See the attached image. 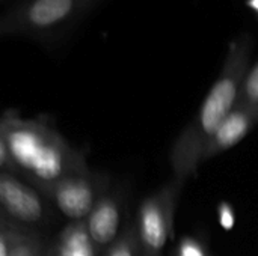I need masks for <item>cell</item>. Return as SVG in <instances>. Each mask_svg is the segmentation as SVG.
Returning a JSON list of instances; mask_svg holds the SVG:
<instances>
[{
	"instance_id": "5",
	"label": "cell",
	"mask_w": 258,
	"mask_h": 256,
	"mask_svg": "<svg viewBox=\"0 0 258 256\" xmlns=\"http://www.w3.org/2000/svg\"><path fill=\"white\" fill-rule=\"evenodd\" d=\"M107 186L109 178L89 167L57 181L44 196L68 223L85 222L95 204L107 192Z\"/></svg>"
},
{
	"instance_id": "4",
	"label": "cell",
	"mask_w": 258,
	"mask_h": 256,
	"mask_svg": "<svg viewBox=\"0 0 258 256\" xmlns=\"http://www.w3.org/2000/svg\"><path fill=\"white\" fill-rule=\"evenodd\" d=\"M51 205L42 192L17 174L0 172V214L12 225L39 232L50 222Z\"/></svg>"
},
{
	"instance_id": "19",
	"label": "cell",
	"mask_w": 258,
	"mask_h": 256,
	"mask_svg": "<svg viewBox=\"0 0 258 256\" xmlns=\"http://www.w3.org/2000/svg\"><path fill=\"white\" fill-rule=\"evenodd\" d=\"M142 256H144V255H142Z\"/></svg>"
},
{
	"instance_id": "6",
	"label": "cell",
	"mask_w": 258,
	"mask_h": 256,
	"mask_svg": "<svg viewBox=\"0 0 258 256\" xmlns=\"http://www.w3.org/2000/svg\"><path fill=\"white\" fill-rule=\"evenodd\" d=\"M181 187L172 181L151 196H147L136 222L138 237L144 256H162L174 229V214Z\"/></svg>"
},
{
	"instance_id": "8",
	"label": "cell",
	"mask_w": 258,
	"mask_h": 256,
	"mask_svg": "<svg viewBox=\"0 0 258 256\" xmlns=\"http://www.w3.org/2000/svg\"><path fill=\"white\" fill-rule=\"evenodd\" d=\"M255 125H258L255 116L248 109L236 104L234 109L228 113V116L222 121L219 128L207 142L201 155V163L209 161L216 155L225 152L227 149L236 146L249 134V131Z\"/></svg>"
},
{
	"instance_id": "16",
	"label": "cell",
	"mask_w": 258,
	"mask_h": 256,
	"mask_svg": "<svg viewBox=\"0 0 258 256\" xmlns=\"http://www.w3.org/2000/svg\"><path fill=\"white\" fill-rule=\"evenodd\" d=\"M246 5H248V8L258 17V0H246Z\"/></svg>"
},
{
	"instance_id": "2",
	"label": "cell",
	"mask_w": 258,
	"mask_h": 256,
	"mask_svg": "<svg viewBox=\"0 0 258 256\" xmlns=\"http://www.w3.org/2000/svg\"><path fill=\"white\" fill-rule=\"evenodd\" d=\"M254 38L242 33L231 41L222 69L190 124L181 131L171 149L174 181L180 186L195 177L203 151L222 121L237 104L240 86L251 66Z\"/></svg>"
},
{
	"instance_id": "7",
	"label": "cell",
	"mask_w": 258,
	"mask_h": 256,
	"mask_svg": "<svg viewBox=\"0 0 258 256\" xmlns=\"http://www.w3.org/2000/svg\"><path fill=\"white\" fill-rule=\"evenodd\" d=\"M121 196L113 192H106L95 204L85 220L86 231L98 252L103 256L121 235Z\"/></svg>"
},
{
	"instance_id": "18",
	"label": "cell",
	"mask_w": 258,
	"mask_h": 256,
	"mask_svg": "<svg viewBox=\"0 0 258 256\" xmlns=\"http://www.w3.org/2000/svg\"><path fill=\"white\" fill-rule=\"evenodd\" d=\"M44 256H53V253L50 252V249H47V252H45V255Z\"/></svg>"
},
{
	"instance_id": "13",
	"label": "cell",
	"mask_w": 258,
	"mask_h": 256,
	"mask_svg": "<svg viewBox=\"0 0 258 256\" xmlns=\"http://www.w3.org/2000/svg\"><path fill=\"white\" fill-rule=\"evenodd\" d=\"M23 231L24 229L11 223L0 232V256H11V252Z\"/></svg>"
},
{
	"instance_id": "11",
	"label": "cell",
	"mask_w": 258,
	"mask_h": 256,
	"mask_svg": "<svg viewBox=\"0 0 258 256\" xmlns=\"http://www.w3.org/2000/svg\"><path fill=\"white\" fill-rule=\"evenodd\" d=\"M48 249V243L39 232L24 229L17 240L11 256H44Z\"/></svg>"
},
{
	"instance_id": "12",
	"label": "cell",
	"mask_w": 258,
	"mask_h": 256,
	"mask_svg": "<svg viewBox=\"0 0 258 256\" xmlns=\"http://www.w3.org/2000/svg\"><path fill=\"white\" fill-rule=\"evenodd\" d=\"M103 256H142V247L138 237L136 225H128L115 241V244Z\"/></svg>"
},
{
	"instance_id": "3",
	"label": "cell",
	"mask_w": 258,
	"mask_h": 256,
	"mask_svg": "<svg viewBox=\"0 0 258 256\" xmlns=\"http://www.w3.org/2000/svg\"><path fill=\"white\" fill-rule=\"evenodd\" d=\"M101 0H18L0 14V38L59 42Z\"/></svg>"
},
{
	"instance_id": "17",
	"label": "cell",
	"mask_w": 258,
	"mask_h": 256,
	"mask_svg": "<svg viewBox=\"0 0 258 256\" xmlns=\"http://www.w3.org/2000/svg\"><path fill=\"white\" fill-rule=\"evenodd\" d=\"M8 225H11V223H9V222H8V220H6V219H5V217L0 214V232H2V231H3V229L8 226Z\"/></svg>"
},
{
	"instance_id": "15",
	"label": "cell",
	"mask_w": 258,
	"mask_h": 256,
	"mask_svg": "<svg viewBox=\"0 0 258 256\" xmlns=\"http://www.w3.org/2000/svg\"><path fill=\"white\" fill-rule=\"evenodd\" d=\"M178 256H204L203 249L194 240H183L178 249Z\"/></svg>"
},
{
	"instance_id": "14",
	"label": "cell",
	"mask_w": 258,
	"mask_h": 256,
	"mask_svg": "<svg viewBox=\"0 0 258 256\" xmlns=\"http://www.w3.org/2000/svg\"><path fill=\"white\" fill-rule=\"evenodd\" d=\"M0 172H11V174H17V169L12 163V158L9 155V151L6 148V143L0 134ZM18 175V174H17Z\"/></svg>"
},
{
	"instance_id": "9",
	"label": "cell",
	"mask_w": 258,
	"mask_h": 256,
	"mask_svg": "<svg viewBox=\"0 0 258 256\" xmlns=\"http://www.w3.org/2000/svg\"><path fill=\"white\" fill-rule=\"evenodd\" d=\"M53 256H100L88 231L85 222L67 223L56 241L48 243Z\"/></svg>"
},
{
	"instance_id": "10",
	"label": "cell",
	"mask_w": 258,
	"mask_h": 256,
	"mask_svg": "<svg viewBox=\"0 0 258 256\" xmlns=\"http://www.w3.org/2000/svg\"><path fill=\"white\" fill-rule=\"evenodd\" d=\"M237 104L248 109L258 121V60L251 63L240 86Z\"/></svg>"
},
{
	"instance_id": "1",
	"label": "cell",
	"mask_w": 258,
	"mask_h": 256,
	"mask_svg": "<svg viewBox=\"0 0 258 256\" xmlns=\"http://www.w3.org/2000/svg\"><path fill=\"white\" fill-rule=\"evenodd\" d=\"M0 134L17 174L42 193L89 169L85 151L71 145L47 118H24L8 109L0 115Z\"/></svg>"
}]
</instances>
